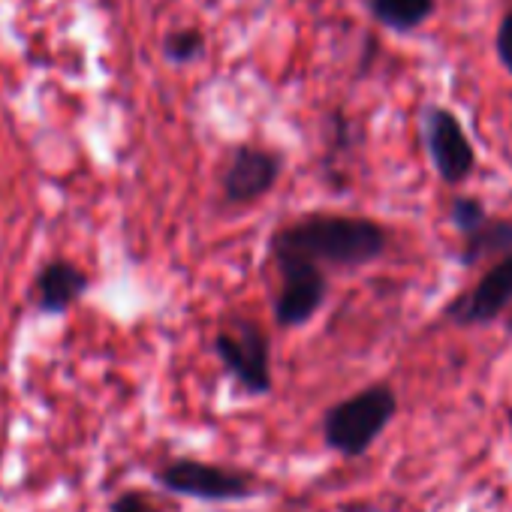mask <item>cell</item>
Here are the masks:
<instances>
[{
    "mask_svg": "<svg viewBox=\"0 0 512 512\" xmlns=\"http://www.w3.org/2000/svg\"><path fill=\"white\" fill-rule=\"evenodd\" d=\"M389 250V232L359 214H302L269 238L272 260H308L329 269H365Z\"/></svg>",
    "mask_w": 512,
    "mask_h": 512,
    "instance_id": "6da1fadb",
    "label": "cell"
},
{
    "mask_svg": "<svg viewBox=\"0 0 512 512\" xmlns=\"http://www.w3.org/2000/svg\"><path fill=\"white\" fill-rule=\"evenodd\" d=\"M398 413V395L389 383L365 386L362 392L332 404L323 416V440L344 458L365 455Z\"/></svg>",
    "mask_w": 512,
    "mask_h": 512,
    "instance_id": "7a4b0ae2",
    "label": "cell"
},
{
    "mask_svg": "<svg viewBox=\"0 0 512 512\" xmlns=\"http://www.w3.org/2000/svg\"><path fill=\"white\" fill-rule=\"evenodd\" d=\"M214 353H217L223 371L247 395H269L272 392V344L256 323L235 320L232 329L217 332Z\"/></svg>",
    "mask_w": 512,
    "mask_h": 512,
    "instance_id": "3957f363",
    "label": "cell"
},
{
    "mask_svg": "<svg viewBox=\"0 0 512 512\" xmlns=\"http://www.w3.org/2000/svg\"><path fill=\"white\" fill-rule=\"evenodd\" d=\"M154 479L181 497H193V500H208V503H232V500H244L253 491V482L247 473L238 470H226L217 464H205L196 458H175L169 464H163Z\"/></svg>",
    "mask_w": 512,
    "mask_h": 512,
    "instance_id": "277c9868",
    "label": "cell"
},
{
    "mask_svg": "<svg viewBox=\"0 0 512 512\" xmlns=\"http://www.w3.org/2000/svg\"><path fill=\"white\" fill-rule=\"evenodd\" d=\"M281 275L275 296V323L281 329L308 326L329 296V275L323 266L308 260H272Z\"/></svg>",
    "mask_w": 512,
    "mask_h": 512,
    "instance_id": "5b68a950",
    "label": "cell"
},
{
    "mask_svg": "<svg viewBox=\"0 0 512 512\" xmlns=\"http://www.w3.org/2000/svg\"><path fill=\"white\" fill-rule=\"evenodd\" d=\"M422 124H425L428 157H431V166L440 175V181L452 184V187L467 181L470 172L476 169V151H473L470 136L461 127V121L443 106H428Z\"/></svg>",
    "mask_w": 512,
    "mask_h": 512,
    "instance_id": "8992f818",
    "label": "cell"
},
{
    "mask_svg": "<svg viewBox=\"0 0 512 512\" xmlns=\"http://www.w3.org/2000/svg\"><path fill=\"white\" fill-rule=\"evenodd\" d=\"M512 305V253L500 260L458 299H452L443 317L455 326H488Z\"/></svg>",
    "mask_w": 512,
    "mask_h": 512,
    "instance_id": "52a82bcc",
    "label": "cell"
},
{
    "mask_svg": "<svg viewBox=\"0 0 512 512\" xmlns=\"http://www.w3.org/2000/svg\"><path fill=\"white\" fill-rule=\"evenodd\" d=\"M284 172L281 154L269 148H256V145H241L235 148L226 172H223V199L232 205H247V202H260L269 196Z\"/></svg>",
    "mask_w": 512,
    "mask_h": 512,
    "instance_id": "ba28073f",
    "label": "cell"
},
{
    "mask_svg": "<svg viewBox=\"0 0 512 512\" xmlns=\"http://www.w3.org/2000/svg\"><path fill=\"white\" fill-rule=\"evenodd\" d=\"M88 290V275L67 260L49 263L37 278V308L46 317L67 314Z\"/></svg>",
    "mask_w": 512,
    "mask_h": 512,
    "instance_id": "9c48e42d",
    "label": "cell"
},
{
    "mask_svg": "<svg viewBox=\"0 0 512 512\" xmlns=\"http://www.w3.org/2000/svg\"><path fill=\"white\" fill-rule=\"evenodd\" d=\"M506 253H512V220L509 217H488L479 229L461 235V263L464 266L500 260Z\"/></svg>",
    "mask_w": 512,
    "mask_h": 512,
    "instance_id": "30bf717a",
    "label": "cell"
},
{
    "mask_svg": "<svg viewBox=\"0 0 512 512\" xmlns=\"http://www.w3.org/2000/svg\"><path fill=\"white\" fill-rule=\"evenodd\" d=\"M368 10L383 28L407 34L434 16L437 0H368Z\"/></svg>",
    "mask_w": 512,
    "mask_h": 512,
    "instance_id": "8fae6325",
    "label": "cell"
},
{
    "mask_svg": "<svg viewBox=\"0 0 512 512\" xmlns=\"http://www.w3.org/2000/svg\"><path fill=\"white\" fill-rule=\"evenodd\" d=\"M205 52V37L196 28H181L163 37V55L172 64H193Z\"/></svg>",
    "mask_w": 512,
    "mask_h": 512,
    "instance_id": "7c38bea8",
    "label": "cell"
},
{
    "mask_svg": "<svg viewBox=\"0 0 512 512\" xmlns=\"http://www.w3.org/2000/svg\"><path fill=\"white\" fill-rule=\"evenodd\" d=\"M488 217H491L488 208H485L479 199H473V196H455L452 205H449V223H452L461 235L479 229Z\"/></svg>",
    "mask_w": 512,
    "mask_h": 512,
    "instance_id": "4fadbf2b",
    "label": "cell"
},
{
    "mask_svg": "<svg viewBox=\"0 0 512 512\" xmlns=\"http://www.w3.org/2000/svg\"><path fill=\"white\" fill-rule=\"evenodd\" d=\"M109 512H160V506L151 500V494L130 488V491H121V494L112 500Z\"/></svg>",
    "mask_w": 512,
    "mask_h": 512,
    "instance_id": "5bb4252c",
    "label": "cell"
},
{
    "mask_svg": "<svg viewBox=\"0 0 512 512\" xmlns=\"http://www.w3.org/2000/svg\"><path fill=\"white\" fill-rule=\"evenodd\" d=\"M494 49H497V58H500L503 70L512 76V10H509V13L500 19V25H497Z\"/></svg>",
    "mask_w": 512,
    "mask_h": 512,
    "instance_id": "9a60e30c",
    "label": "cell"
}]
</instances>
